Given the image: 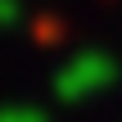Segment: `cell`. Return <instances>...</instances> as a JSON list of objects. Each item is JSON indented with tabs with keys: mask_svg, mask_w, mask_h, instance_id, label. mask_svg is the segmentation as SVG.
I'll return each mask as SVG.
<instances>
[{
	"mask_svg": "<svg viewBox=\"0 0 122 122\" xmlns=\"http://www.w3.org/2000/svg\"><path fill=\"white\" fill-rule=\"evenodd\" d=\"M109 77H113V63L95 54V59H81V63H72V72H63V86H54V91H68V81H81V91H77V95H86V91H100Z\"/></svg>",
	"mask_w": 122,
	"mask_h": 122,
	"instance_id": "cell-1",
	"label": "cell"
}]
</instances>
